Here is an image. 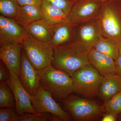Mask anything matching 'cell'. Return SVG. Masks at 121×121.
I'll use <instances>...</instances> for the list:
<instances>
[{
	"label": "cell",
	"mask_w": 121,
	"mask_h": 121,
	"mask_svg": "<svg viewBox=\"0 0 121 121\" xmlns=\"http://www.w3.org/2000/svg\"><path fill=\"white\" fill-rule=\"evenodd\" d=\"M54 51L52 65L71 76L78 70L90 64L88 52L73 41L57 46Z\"/></svg>",
	"instance_id": "1"
},
{
	"label": "cell",
	"mask_w": 121,
	"mask_h": 121,
	"mask_svg": "<svg viewBox=\"0 0 121 121\" xmlns=\"http://www.w3.org/2000/svg\"><path fill=\"white\" fill-rule=\"evenodd\" d=\"M96 20L102 35L119 44L121 41V0L102 4Z\"/></svg>",
	"instance_id": "2"
},
{
	"label": "cell",
	"mask_w": 121,
	"mask_h": 121,
	"mask_svg": "<svg viewBox=\"0 0 121 121\" xmlns=\"http://www.w3.org/2000/svg\"><path fill=\"white\" fill-rule=\"evenodd\" d=\"M39 71L40 86L56 99L63 101L73 92L72 78L65 71L52 65Z\"/></svg>",
	"instance_id": "3"
},
{
	"label": "cell",
	"mask_w": 121,
	"mask_h": 121,
	"mask_svg": "<svg viewBox=\"0 0 121 121\" xmlns=\"http://www.w3.org/2000/svg\"><path fill=\"white\" fill-rule=\"evenodd\" d=\"M62 102L74 121H97L106 112L104 105L77 96H69Z\"/></svg>",
	"instance_id": "4"
},
{
	"label": "cell",
	"mask_w": 121,
	"mask_h": 121,
	"mask_svg": "<svg viewBox=\"0 0 121 121\" xmlns=\"http://www.w3.org/2000/svg\"><path fill=\"white\" fill-rule=\"evenodd\" d=\"M73 92L87 98L99 96V89L104 77L91 64L78 70L71 76Z\"/></svg>",
	"instance_id": "5"
},
{
	"label": "cell",
	"mask_w": 121,
	"mask_h": 121,
	"mask_svg": "<svg viewBox=\"0 0 121 121\" xmlns=\"http://www.w3.org/2000/svg\"><path fill=\"white\" fill-rule=\"evenodd\" d=\"M22 44L28 60L37 70L51 65L54 59V49L49 44L38 41L27 34Z\"/></svg>",
	"instance_id": "6"
},
{
	"label": "cell",
	"mask_w": 121,
	"mask_h": 121,
	"mask_svg": "<svg viewBox=\"0 0 121 121\" xmlns=\"http://www.w3.org/2000/svg\"><path fill=\"white\" fill-rule=\"evenodd\" d=\"M30 97L33 107L37 112L49 113L56 115L62 121H72L69 113L64 110L52 98V94L41 86L35 95Z\"/></svg>",
	"instance_id": "7"
},
{
	"label": "cell",
	"mask_w": 121,
	"mask_h": 121,
	"mask_svg": "<svg viewBox=\"0 0 121 121\" xmlns=\"http://www.w3.org/2000/svg\"><path fill=\"white\" fill-rule=\"evenodd\" d=\"M102 3L99 0H78L68 16L69 22L75 26L96 20Z\"/></svg>",
	"instance_id": "8"
},
{
	"label": "cell",
	"mask_w": 121,
	"mask_h": 121,
	"mask_svg": "<svg viewBox=\"0 0 121 121\" xmlns=\"http://www.w3.org/2000/svg\"><path fill=\"white\" fill-rule=\"evenodd\" d=\"M10 79L6 83L8 84L13 91L17 112L20 116L25 113L35 114V110L32 104L31 97L20 82L17 75L9 71Z\"/></svg>",
	"instance_id": "9"
},
{
	"label": "cell",
	"mask_w": 121,
	"mask_h": 121,
	"mask_svg": "<svg viewBox=\"0 0 121 121\" xmlns=\"http://www.w3.org/2000/svg\"><path fill=\"white\" fill-rule=\"evenodd\" d=\"M19 79L31 96L35 95L40 86L39 70L31 63L22 48Z\"/></svg>",
	"instance_id": "10"
},
{
	"label": "cell",
	"mask_w": 121,
	"mask_h": 121,
	"mask_svg": "<svg viewBox=\"0 0 121 121\" xmlns=\"http://www.w3.org/2000/svg\"><path fill=\"white\" fill-rule=\"evenodd\" d=\"M101 35L95 20L76 26L73 41L89 52Z\"/></svg>",
	"instance_id": "11"
},
{
	"label": "cell",
	"mask_w": 121,
	"mask_h": 121,
	"mask_svg": "<svg viewBox=\"0 0 121 121\" xmlns=\"http://www.w3.org/2000/svg\"><path fill=\"white\" fill-rule=\"evenodd\" d=\"M22 49V43L17 42H0V59L9 71L19 77Z\"/></svg>",
	"instance_id": "12"
},
{
	"label": "cell",
	"mask_w": 121,
	"mask_h": 121,
	"mask_svg": "<svg viewBox=\"0 0 121 121\" xmlns=\"http://www.w3.org/2000/svg\"><path fill=\"white\" fill-rule=\"evenodd\" d=\"M27 34L26 29L15 19L0 15V42L22 43Z\"/></svg>",
	"instance_id": "13"
},
{
	"label": "cell",
	"mask_w": 121,
	"mask_h": 121,
	"mask_svg": "<svg viewBox=\"0 0 121 121\" xmlns=\"http://www.w3.org/2000/svg\"><path fill=\"white\" fill-rule=\"evenodd\" d=\"M90 64L103 77L117 74L115 60L92 48L88 52Z\"/></svg>",
	"instance_id": "14"
},
{
	"label": "cell",
	"mask_w": 121,
	"mask_h": 121,
	"mask_svg": "<svg viewBox=\"0 0 121 121\" xmlns=\"http://www.w3.org/2000/svg\"><path fill=\"white\" fill-rule=\"evenodd\" d=\"M76 26L68 21L51 27L52 33L50 43L51 47L54 49L59 45L73 41Z\"/></svg>",
	"instance_id": "15"
},
{
	"label": "cell",
	"mask_w": 121,
	"mask_h": 121,
	"mask_svg": "<svg viewBox=\"0 0 121 121\" xmlns=\"http://www.w3.org/2000/svg\"><path fill=\"white\" fill-rule=\"evenodd\" d=\"M41 19L50 27L57 26L68 21V16L62 9L54 7L45 0H42Z\"/></svg>",
	"instance_id": "16"
},
{
	"label": "cell",
	"mask_w": 121,
	"mask_h": 121,
	"mask_svg": "<svg viewBox=\"0 0 121 121\" xmlns=\"http://www.w3.org/2000/svg\"><path fill=\"white\" fill-rule=\"evenodd\" d=\"M121 91V76L117 74L104 77L99 89V96L104 102Z\"/></svg>",
	"instance_id": "17"
},
{
	"label": "cell",
	"mask_w": 121,
	"mask_h": 121,
	"mask_svg": "<svg viewBox=\"0 0 121 121\" xmlns=\"http://www.w3.org/2000/svg\"><path fill=\"white\" fill-rule=\"evenodd\" d=\"M42 17L41 6L27 5L23 6L19 5L17 14L14 19L26 29L33 22L41 19Z\"/></svg>",
	"instance_id": "18"
},
{
	"label": "cell",
	"mask_w": 121,
	"mask_h": 121,
	"mask_svg": "<svg viewBox=\"0 0 121 121\" xmlns=\"http://www.w3.org/2000/svg\"><path fill=\"white\" fill-rule=\"evenodd\" d=\"M26 29L27 34L36 40L50 44L52 34L51 27L41 19L33 22Z\"/></svg>",
	"instance_id": "19"
},
{
	"label": "cell",
	"mask_w": 121,
	"mask_h": 121,
	"mask_svg": "<svg viewBox=\"0 0 121 121\" xmlns=\"http://www.w3.org/2000/svg\"><path fill=\"white\" fill-rule=\"evenodd\" d=\"M96 51L112 57L114 60L119 56L118 43L101 35L94 45Z\"/></svg>",
	"instance_id": "20"
},
{
	"label": "cell",
	"mask_w": 121,
	"mask_h": 121,
	"mask_svg": "<svg viewBox=\"0 0 121 121\" xmlns=\"http://www.w3.org/2000/svg\"><path fill=\"white\" fill-rule=\"evenodd\" d=\"M16 106L13 91L6 82H0V107L11 108Z\"/></svg>",
	"instance_id": "21"
},
{
	"label": "cell",
	"mask_w": 121,
	"mask_h": 121,
	"mask_svg": "<svg viewBox=\"0 0 121 121\" xmlns=\"http://www.w3.org/2000/svg\"><path fill=\"white\" fill-rule=\"evenodd\" d=\"M19 5L17 0H0V13L4 16L14 19Z\"/></svg>",
	"instance_id": "22"
},
{
	"label": "cell",
	"mask_w": 121,
	"mask_h": 121,
	"mask_svg": "<svg viewBox=\"0 0 121 121\" xmlns=\"http://www.w3.org/2000/svg\"><path fill=\"white\" fill-rule=\"evenodd\" d=\"M60 121L62 120L55 115L49 113H38L23 114L19 117L18 121Z\"/></svg>",
	"instance_id": "23"
},
{
	"label": "cell",
	"mask_w": 121,
	"mask_h": 121,
	"mask_svg": "<svg viewBox=\"0 0 121 121\" xmlns=\"http://www.w3.org/2000/svg\"><path fill=\"white\" fill-rule=\"evenodd\" d=\"M106 112L118 115L121 114V91L104 102Z\"/></svg>",
	"instance_id": "24"
},
{
	"label": "cell",
	"mask_w": 121,
	"mask_h": 121,
	"mask_svg": "<svg viewBox=\"0 0 121 121\" xmlns=\"http://www.w3.org/2000/svg\"><path fill=\"white\" fill-rule=\"evenodd\" d=\"M54 7L63 10L68 16L76 2L71 0H45Z\"/></svg>",
	"instance_id": "25"
},
{
	"label": "cell",
	"mask_w": 121,
	"mask_h": 121,
	"mask_svg": "<svg viewBox=\"0 0 121 121\" xmlns=\"http://www.w3.org/2000/svg\"><path fill=\"white\" fill-rule=\"evenodd\" d=\"M13 107L1 108L0 121H18L19 115Z\"/></svg>",
	"instance_id": "26"
},
{
	"label": "cell",
	"mask_w": 121,
	"mask_h": 121,
	"mask_svg": "<svg viewBox=\"0 0 121 121\" xmlns=\"http://www.w3.org/2000/svg\"><path fill=\"white\" fill-rule=\"evenodd\" d=\"M10 73L5 64L1 60L0 62V82L7 83L10 79Z\"/></svg>",
	"instance_id": "27"
},
{
	"label": "cell",
	"mask_w": 121,
	"mask_h": 121,
	"mask_svg": "<svg viewBox=\"0 0 121 121\" xmlns=\"http://www.w3.org/2000/svg\"><path fill=\"white\" fill-rule=\"evenodd\" d=\"M17 4L20 6L27 5H32L41 6L42 0H17Z\"/></svg>",
	"instance_id": "28"
},
{
	"label": "cell",
	"mask_w": 121,
	"mask_h": 121,
	"mask_svg": "<svg viewBox=\"0 0 121 121\" xmlns=\"http://www.w3.org/2000/svg\"><path fill=\"white\" fill-rule=\"evenodd\" d=\"M118 115L113 113L106 112L103 116L102 121H116L117 120Z\"/></svg>",
	"instance_id": "29"
},
{
	"label": "cell",
	"mask_w": 121,
	"mask_h": 121,
	"mask_svg": "<svg viewBox=\"0 0 121 121\" xmlns=\"http://www.w3.org/2000/svg\"><path fill=\"white\" fill-rule=\"evenodd\" d=\"M117 74L121 76V56L119 55L115 60Z\"/></svg>",
	"instance_id": "30"
},
{
	"label": "cell",
	"mask_w": 121,
	"mask_h": 121,
	"mask_svg": "<svg viewBox=\"0 0 121 121\" xmlns=\"http://www.w3.org/2000/svg\"><path fill=\"white\" fill-rule=\"evenodd\" d=\"M118 52L119 55L121 56V41L118 44Z\"/></svg>",
	"instance_id": "31"
},
{
	"label": "cell",
	"mask_w": 121,
	"mask_h": 121,
	"mask_svg": "<svg viewBox=\"0 0 121 121\" xmlns=\"http://www.w3.org/2000/svg\"><path fill=\"white\" fill-rule=\"evenodd\" d=\"M100 0L102 3H103V2H105V1L108 0Z\"/></svg>",
	"instance_id": "32"
},
{
	"label": "cell",
	"mask_w": 121,
	"mask_h": 121,
	"mask_svg": "<svg viewBox=\"0 0 121 121\" xmlns=\"http://www.w3.org/2000/svg\"><path fill=\"white\" fill-rule=\"evenodd\" d=\"M71 0L75 1V2H76V1H77L78 0Z\"/></svg>",
	"instance_id": "33"
}]
</instances>
